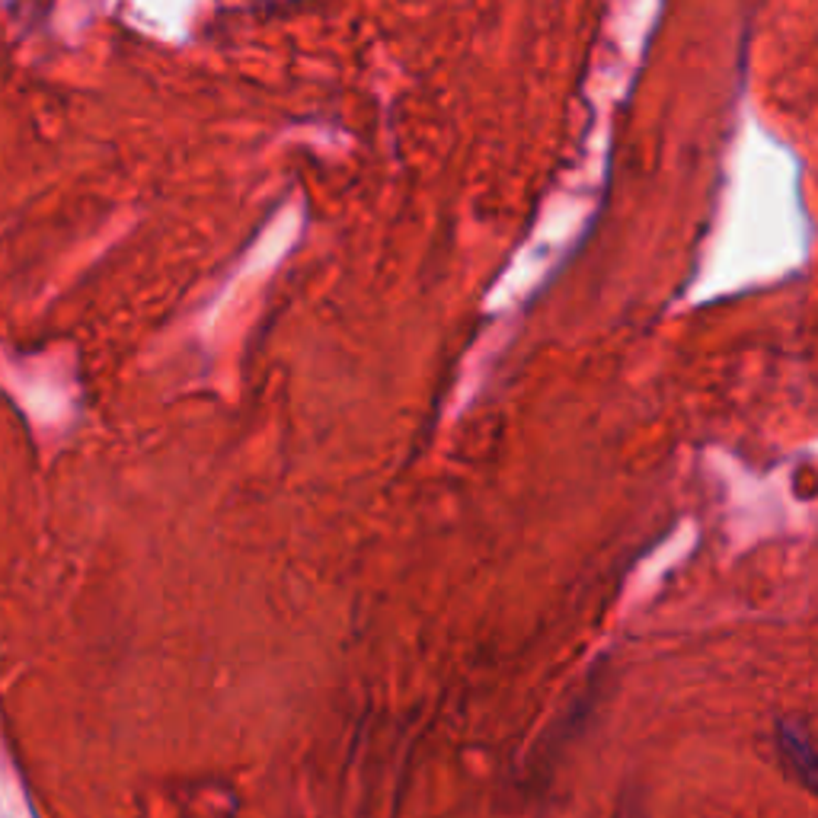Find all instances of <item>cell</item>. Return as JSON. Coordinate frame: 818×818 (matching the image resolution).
<instances>
[{"label": "cell", "mask_w": 818, "mask_h": 818, "mask_svg": "<svg viewBox=\"0 0 818 818\" xmlns=\"http://www.w3.org/2000/svg\"><path fill=\"white\" fill-rule=\"evenodd\" d=\"M781 749L789 757V764L799 771L803 784L812 789V774H816V752H812V735L803 726H784L781 732Z\"/></svg>", "instance_id": "1"}]
</instances>
